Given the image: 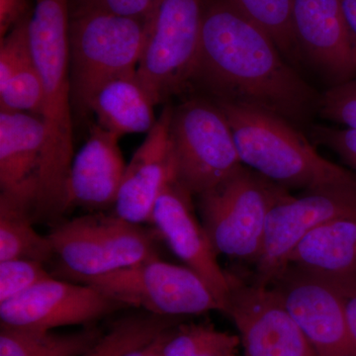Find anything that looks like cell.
<instances>
[{
  "mask_svg": "<svg viewBox=\"0 0 356 356\" xmlns=\"http://www.w3.org/2000/svg\"><path fill=\"white\" fill-rule=\"evenodd\" d=\"M240 337L218 331L194 356H238Z\"/></svg>",
  "mask_w": 356,
  "mask_h": 356,
  "instance_id": "cell-32",
  "label": "cell"
},
{
  "mask_svg": "<svg viewBox=\"0 0 356 356\" xmlns=\"http://www.w3.org/2000/svg\"><path fill=\"white\" fill-rule=\"evenodd\" d=\"M51 277L44 264L29 259L0 261V303Z\"/></svg>",
  "mask_w": 356,
  "mask_h": 356,
  "instance_id": "cell-27",
  "label": "cell"
},
{
  "mask_svg": "<svg viewBox=\"0 0 356 356\" xmlns=\"http://www.w3.org/2000/svg\"><path fill=\"white\" fill-rule=\"evenodd\" d=\"M159 0H70V11L91 10L147 19Z\"/></svg>",
  "mask_w": 356,
  "mask_h": 356,
  "instance_id": "cell-29",
  "label": "cell"
},
{
  "mask_svg": "<svg viewBox=\"0 0 356 356\" xmlns=\"http://www.w3.org/2000/svg\"><path fill=\"white\" fill-rule=\"evenodd\" d=\"M28 0H0V37L4 36L29 13Z\"/></svg>",
  "mask_w": 356,
  "mask_h": 356,
  "instance_id": "cell-33",
  "label": "cell"
},
{
  "mask_svg": "<svg viewBox=\"0 0 356 356\" xmlns=\"http://www.w3.org/2000/svg\"><path fill=\"white\" fill-rule=\"evenodd\" d=\"M309 139L317 145H322L339 154L346 163L356 161V130L337 129L321 125H311Z\"/></svg>",
  "mask_w": 356,
  "mask_h": 356,
  "instance_id": "cell-30",
  "label": "cell"
},
{
  "mask_svg": "<svg viewBox=\"0 0 356 356\" xmlns=\"http://www.w3.org/2000/svg\"><path fill=\"white\" fill-rule=\"evenodd\" d=\"M341 219L356 221V178L318 185L276 205L267 218L254 282L269 286L302 236L320 225Z\"/></svg>",
  "mask_w": 356,
  "mask_h": 356,
  "instance_id": "cell-10",
  "label": "cell"
},
{
  "mask_svg": "<svg viewBox=\"0 0 356 356\" xmlns=\"http://www.w3.org/2000/svg\"><path fill=\"white\" fill-rule=\"evenodd\" d=\"M270 285L318 356H356L343 300L329 281L286 266Z\"/></svg>",
  "mask_w": 356,
  "mask_h": 356,
  "instance_id": "cell-12",
  "label": "cell"
},
{
  "mask_svg": "<svg viewBox=\"0 0 356 356\" xmlns=\"http://www.w3.org/2000/svg\"><path fill=\"white\" fill-rule=\"evenodd\" d=\"M103 334L102 330L96 327L70 334H56L1 325L0 356H81Z\"/></svg>",
  "mask_w": 356,
  "mask_h": 356,
  "instance_id": "cell-21",
  "label": "cell"
},
{
  "mask_svg": "<svg viewBox=\"0 0 356 356\" xmlns=\"http://www.w3.org/2000/svg\"><path fill=\"white\" fill-rule=\"evenodd\" d=\"M147 19L99 11H70V77L72 110L88 112L96 89L137 70Z\"/></svg>",
  "mask_w": 356,
  "mask_h": 356,
  "instance_id": "cell-5",
  "label": "cell"
},
{
  "mask_svg": "<svg viewBox=\"0 0 356 356\" xmlns=\"http://www.w3.org/2000/svg\"><path fill=\"white\" fill-rule=\"evenodd\" d=\"M194 83L211 99L266 110L297 127L311 123L322 102L271 37L229 0H204Z\"/></svg>",
  "mask_w": 356,
  "mask_h": 356,
  "instance_id": "cell-1",
  "label": "cell"
},
{
  "mask_svg": "<svg viewBox=\"0 0 356 356\" xmlns=\"http://www.w3.org/2000/svg\"><path fill=\"white\" fill-rule=\"evenodd\" d=\"M48 236L58 261V270L76 281L159 257L156 229L149 231L113 212H95L58 222Z\"/></svg>",
  "mask_w": 356,
  "mask_h": 356,
  "instance_id": "cell-6",
  "label": "cell"
},
{
  "mask_svg": "<svg viewBox=\"0 0 356 356\" xmlns=\"http://www.w3.org/2000/svg\"><path fill=\"white\" fill-rule=\"evenodd\" d=\"M286 266L318 275L356 277L355 220H334L312 229L288 254Z\"/></svg>",
  "mask_w": 356,
  "mask_h": 356,
  "instance_id": "cell-19",
  "label": "cell"
},
{
  "mask_svg": "<svg viewBox=\"0 0 356 356\" xmlns=\"http://www.w3.org/2000/svg\"><path fill=\"white\" fill-rule=\"evenodd\" d=\"M120 138L100 127L90 129L86 144L74 154L69 191L72 207L92 212L113 208L126 170Z\"/></svg>",
  "mask_w": 356,
  "mask_h": 356,
  "instance_id": "cell-18",
  "label": "cell"
},
{
  "mask_svg": "<svg viewBox=\"0 0 356 356\" xmlns=\"http://www.w3.org/2000/svg\"><path fill=\"white\" fill-rule=\"evenodd\" d=\"M170 140L175 179L193 196L243 165L229 122L210 98H191L172 109Z\"/></svg>",
  "mask_w": 356,
  "mask_h": 356,
  "instance_id": "cell-7",
  "label": "cell"
},
{
  "mask_svg": "<svg viewBox=\"0 0 356 356\" xmlns=\"http://www.w3.org/2000/svg\"><path fill=\"white\" fill-rule=\"evenodd\" d=\"M292 19L304 63L330 88L356 77V39L341 0H294Z\"/></svg>",
  "mask_w": 356,
  "mask_h": 356,
  "instance_id": "cell-16",
  "label": "cell"
},
{
  "mask_svg": "<svg viewBox=\"0 0 356 356\" xmlns=\"http://www.w3.org/2000/svg\"><path fill=\"white\" fill-rule=\"evenodd\" d=\"M77 282L90 285L125 306L161 317L222 312L219 302L197 273L187 266L161 261L159 257Z\"/></svg>",
  "mask_w": 356,
  "mask_h": 356,
  "instance_id": "cell-9",
  "label": "cell"
},
{
  "mask_svg": "<svg viewBox=\"0 0 356 356\" xmlns=\"http://www.w3.org/2000/svg\"><path fill=\"white\" fill-rule=\"evenodd\" d=\"M204 0H159L147 18L137 76L154 105L191 83L200 44Z\"/></svg>",
  "mask_w": 356,
  "mask_h": 356,
  "instance_id": "cell-8",
  "label": "cell"
},
{
  "mask_svg": "<svg viewBox=\"0 0 356 356\" xmlns=\"http://www.w3.org/2000/svg\"><path fill=\"white\" fill-rule=\"evenodd\" d=\"M341 3L346 19L356 39V0H341Z\"/></svg>",
  "mask_w": 356,
  "mask_h": 356,
  "instance_id": "cell-34",
  "label": "cell"
},
{
  "mask_svg": "<svg viewBox=\"0 0 356 356\" xmlns=\"http://www.w3.org/2000/svg\"><path fill=\"white\" fill-rule=\"evenodd\" d=\"M154 106L135 70L114 77L96 89L89 100L88 112L95 114L100 127L121 138L129 134L149 133L158 120Z\"/></svg>",
  "mask_w": 356,
  "mask_h": 356,
  "instance_id": "cell-20",
  "label": "cell"
},
{
  "mask_svg": "<svg viewBox=\"0 0 356 356\" xmlns=\"http://www.w3.org/2000/svg\"><path fill=\"white\" fill-rule=\"evenodd\" d=\"M348 165H350L351 168H353V172L356 175V161H351L350 163H348Z\"/></svg>",
  "mask_w": 356,
  "mask_h": 356,
  "instance_id": "cell-35",
  "label": "cell"
},
{
  "mask_svg": "<svg viewBox=\"0 0 356 356\" xmlns=\"http://www.w3.org/2000/svg\"><path fill=\"white\" fill-rule=\"evenodd\" d=\"M123 308L127 306L90 285L51 276L0 303V323L18 329L53 331L65 325L92 324Z\"/></svg>",
  "mask_w": 356,
  "mask_h": 356,
  "instance_id": "cell-13",
  "label": "cell"
},
{
  "mask_svg": "<svg viewBox=\"0 0 356 356\" xmlns=\"http://www.w3.org/2000/svg\"><path fill=\"white\" fill-rule=\"evenodd\" d=\"M44 144L41 117L0 111V205L20 211L34 224L39 222Z\"/></svg>",
  "mask_w": 356,
  "mask_h": 356,
  "instance_id": "cell-15",
  "label": "cell"
},
{
  "mask_svg": "<svg viewBox=\"0 0 356 356\" xmlns=\"http://www.w3.org/2000/svg\"><path fill=\"white\" fill-rule=\"evenodd\" d=\"M178 318L161 317L147 312L121 318L81 356L124 355L149 343L165 330L177 325Z\"/></svg>",
  "mask_w": 356,
  "mask_h": 356,
  "instance_id": "cell-23",
  "label": "cell"
},
{
  "mask_svg": "<svg viewBox=\"0 0 356 356\" xmlns=\"http://www.w3.org/2000/svg\"><path fill=\"white\" fill-rule=\"evenodd\" d=\"M192 196L172 178L159 194L149 222L185 266L202 278L224 313L229 293V274L218 262L217 252L196 216Z\"/></svg>",
  "mask_w": 356,
  "mask_h": 356,
  "instance_id": "cell-14",
  "label": "cell"
},
{
  "mask_svg": "<svg viewBox=\"0 0 356 356\" xmlns=\"http://www.w3.org/2000/svg\"><path fill=\"white\" fill-rule=\"evenodd\" d=\"M212 100L229 122L243 165L276 184L307 191L355 179V172L318 154L310 139L282 117L248 105Z\"/></svg>",
  "mask_w": 356,
  "mask_h": 356,
  "instance_id": "cell-3",
  "label": "cell"
},
{
  "mask_svg": "<svg viewBox=\"0 0 356 356\" xmlns=\"http://www.w3.org/2000/svg\"><path fill=\"white\" fill-rule=\"evenodd\" d=\"M172 109H163L146 139L126 166L113 213L135 224L149 222L154 204L175 177L170 121Z\"/></svg>",
  "mask_w": 356,
  "mask_h": 356,
  "instance_id": "cell-17",
  "label": "cell"
},
{
  "mask_svg": "<svg viewBox=\"0 0 356 356\" xmlns=\"http://www.w3.org/2000/svg\"><path fill=\"white\" fill-rule=\"evenodd\" d=\"M34 225L19 211L0 206V261L29 259L44 264L55 259L50 238Z\"/></svg>",
  "mask_w": 356,
  "mask_h": 356,
  "instance_id": "cell-24",
  "label": "cell"
},
{
  "mask_svg": "<svg viewBox=\"0 0 356 356\" xmlns=\"http://www.w3.org/2000/svg\"><path fill=\"white\" fill-rule=\"evenodd\" d=\"M271 37L285 60L294 67L304 63L293 28L294 0H229Z\"/></svg>",
  "mask_w": 356,
  "mask_h": 356,
  "instance_id": "cell-22",
  "label": "cell"
},
{
  "mask_svg": "<svg viewBox=\"0 0 356 356\" xmlns=\"http://www.w3.org/2000/svg\"><path fill=\"white\" fill-rule=\"evenodd\" d=\"M320 276L331 283L343 300L348 327L356 346V277Z\"/></svg>",
  "mask_w": 356,
  "mask_h": 356,
  "instance_id": "cell-31",
  "label": "cell"
},
{
  "mask_svg": "<svg viewBox=\"0 0 356 356\" xmlns=\"http://www.w3.org/2000/svg\"><path fill=\"white\" fill-rule=\"evenodd\" d=\"M44 89L34 62L17 70L0 86V109L42 117Z\"/></svg>",
  "mask_w": 356,
  "mask_h": 356,
  "instance_id": "cell-25",
  "label": "cell"
},
{
  "mask_svg": "<svg viewBox=\"0 0 356 356\" xmlns=\"http://www.w3.org/2000/svg\"><path fill=\"white\" fill-rule=\"evenodd\" d=\"M28 13L0 40V86L6 83L17 70L34 62Z\"/></svg>",
  "mask_w": 356,
  "mask_h": 356,
  "instance_id": "cell-26",
  "label": "cell"
},
{
  "mask_svg": "<svg viewBox=\"0 0 356 356\" xmlns=\"http://www.w3.org/2000/svg\"><path fill=\"white\" fill-rule=\"evenodd\" d=\"M70 0H36L29 23L33 57L44 89L46 128L40 178L39 222H58L72 209L69 180L74 158L70 77Z\"/></svg>",
  "mask_w": 356,
  "mask_h": 356,
  "instance_id": "cell-2",
  "label": "cell"
},
{
  "mask_svg": "<svg viewBox=\"0 0 356 356\" xmlns=\"http://www.w3.org/2000/svg\"><path fill=\"white\" fill-rule=\"evenodd\" d=\"M291 197L288 189L241 165L198 195L200 220L218 254L255 264L269 213Z\"/></svg>",
  "mask_w": 356,
  "mask_h": 356,
  "instance_id": "cell-4",
  "label": "cell"
},
{
  "mask_svg": "<svg viewBox=\"0 0 356 356\" xmlns=\"http://www.w3.org/2000/svg\"><path fill=\"white\" fill-rule=\"evenodd\" d=\"M318 115L356 130V77L327 88L322 95Z\"/></svg>",
  "mask_w": 356,
  "mask_h": 356,
  "instance_id": "cell-28",
  "label": "cell"
},
{
  "mask_svg": "<svg viewBox=\"0 0 356 356\" xmlns=\"http://www.w3.org/2000/svg\"><path fill=\"white\" fill-rule=\"evenodd\" d=\"M228 274L224 314L236 325L245 356H318L273 287Z\"/></svg>",
  "mask_w": 356,
  "mask_h": 356,
  "instance_id": "cell-11",
  "label": "cell"
}]
</instances>
